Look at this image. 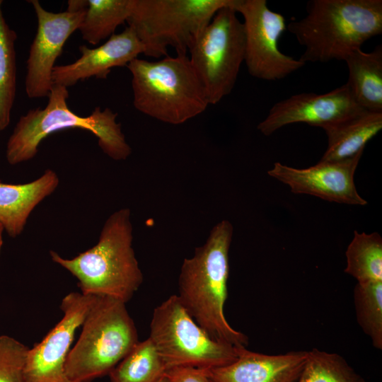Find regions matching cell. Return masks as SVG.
<instances>
[{"label":"cell","mask_w":382,"mask_h":382,"mask_svg":"<svg viewBox=\"0 0 382 382\" xmlns=\"http://www.w3.org/2000/svg\"><path fill=\"white\" fill-rule=\"evenodd\" d=\"M233 228L224 219L211 230L206 242L185 258L177 295L194 320L212 338L236 347H246L248 337L233 329L224 314L229 274V249Z\"/></svg>","instance_id":"6da1fadb"},{"label":"cell","mask_w":382,"mask_h":382,"mask_svg":"<svg viewBox=\"0 0 382 382\" xmlns=\"http://www.w3.org/2000/svg\"><path fill=\"white\" fill-rule=\"evenodd\" d=\"M306 13L286 25L304 47L299 59L305 64L344 61L382 33L381 0H311Z\"/></svg>","instance_id":"7a4b0ae2"},{"label":"cell","mask_w":382,"mask_h":382,"mask_svg":"<svg viewBox=\"0 0 382 382\" xmlns=\"http://www.w3.org/2000/svg\"><path fill=\"white\" fill-rule=\"evenodd\" d=\"M131 212L122 208L106 219L97 243L72 258L54 250L51 259L75 277L84 294L129 301L143 282L132 247Z\"/></svg>","instance_id":"3957f363"},{"label":"cell","mask_w":382,"mask_h":382,"mask_svg":"<svg viewBox=\"0 0 382 382\" xmlns=\"http://www.w3.org/2000/svg\"><path fill=\"white\" fill-rule=\"evenodd\" d=\"M48 102L44 108L31 109L16 123L6 148V158L12 166L33 159L40 142L50 134L66 129H82L91 132L98 139V144L108 156L115 161L127 159L132 153L117 122V113L109 108L96 107L86 117L71 110L66 100L67 88L53 85Z\"/></svg>","instance_id":"277c9868"},{"label":"cell","mask_w":382,"mask_h":382,"mask_svg":"<svg viewBox=\"0 0 382 382\" xmlns=\"http://www.w3.org/2000/svg\"><path fill=\"white\" fill-rule=\"evenodd\" d=\"M126 66L132 74L134 107L144 115L180 125L209 105L187 54L168 55L158 61L137 57Z\"/></svg>","instance_id":"5b68a950"},{"label":"cell","mask_w":382,"mask_h":382,"mask_svg":"<svg viewBox=\"0 0 382 382\" xmlns=\"http://www.w3.org/2000/svg\"><path fill=\"white\" fill-rule=\"evenodd\" d=\"M125 304L112 297L95 296L66 360L69 382H88L109 374L139 342Z\"/></svg>","instance_id":"8992f818"},{"label":"cell","mask_w":382,"mask_h":382,"mask_svg":"<svg viewBox=\"0 0 382 382\" xmlns=\"http://www.w3.org/2000/svg\"><path fill=\"white\" fill-rule=\"evenodd\" d=\"M234 1L134 0L127 23L142 43L144 55L168 56L169 47L185 55L215 13Z\"/></svg>","instance_id":"52a82bcc"},{"label":"cell","mask_w":382,"mask_h":382,"mask_svg":"<svg viewBox=\"0 0 382 382\" xmlns=\"http://www.w3.org/2000/svg\"><path fill=\"white\" fill-rule=\"evenodd\" d=\"M149 338L166 370L176 366L212 369L227 365L238 357V347L212 338L194 320L176 294L154 308Z\"/></svg>","instance_id":"ba28073f"},{"label":"cell","mask_w":382,"mask_h":382,"mask_svg":"<svg viewBox=\"0 0 382 382\" xmlns=\"http://www.w3.org/2000/svg\"><path fill=\"white\" fill-rule=\"evenodd\" d=\"M236 1L215 13L188 49L209 105L231 93L245 60L244 27L233 8Z\"/></svg>","instance_id":"9c48e42d"},{"label":"cell","mask_w":382,"mask_h":382,"mask_svg":"<svg viewBox=\"0 0 382 382\" xmlns=\"http://www.w3.org/2000/svg\"><path fill=\"white\" fill-rule=\"evenodd\" d=\"M234 9L243 18L245 63L255 78L277 81L305 65L282 53L279 40L286 29L285 18L269 8L265 0H236Z\"/></svg>","instance_id":"30bf717a"},{"label":"cell","mask_w":382,"mask_h":382,"mask_svg":"<svg viewBox=\"0 0 382 382\" xmlns=\"http://www.w3.org/2000/svg\"><path fill=\"white\" fill-rule=\"evenodd\" d=\"M94 295L71 292L62 299L63 316L47 335L27 353L25 382H69L65 363L75 333L81 327Z\"/></svg>","instance_id":"8fae6325"},{"label":"cell","mask_w":382,"mask_h":382,"mask_svg":"<svg viewBox=\"0 0 382 382\" xmlns=\"http://www.w3.org/2000/svg\"><path fill=\"white\" fill-rule=\"evenodd\" d=\"M37 18V32L27 60L25 89L29 98L47 97L52 86L54 63L69 36L79 30L86 11L53 13L37 0L29 1Z\"/></svg>","instance_id":"7c38bea8"},{"label":"cell","mask_w":382,"mask_h":382,"mask_svg":"<svg viewBox=\"0 0 382 382\" xmlns=\"http://www.w3.org/2000/svg\"><path fill=\"white\" fill-rule=\"evenodd\" d=\"M364 151L345 160L319 161L306 168L274 163L267 173L289 186L295 194H307L342 204L364 206L367 201L358 193L354 176Z\"/></svg>","instance_id":"4fadbf2b"},{"label":"cell","mask_w":382,"mask_h":382,"mask_svg":"<svg viewBox=\"0 0 382 382\" xmlns=\"http://www.w3.org/2000/svg\"><path fill=\"white\" fill-rule=\"evenodd\" d=\"M363 110L345 83L325 93H301L276 103L265 119L259 123L257 129L270 136L294 123H306L322 128Z\"/></svg>","instance_id":"5bb4252c"},{"label":"cell","mask_w":382,"mask_h":382,"mask_svg":"<svg viewBox=\"0 0 382 382\" xmlns=\"http://www.w3.org/2000/svg\"><path fill=\"white\" fill-rule=\"evenodd\" d=\"M81 57L74 62L54 66L53 85L66 88L91 77L106 79L113 67L127 66L144 54V48L134 30L127 26L122 33L114 34L96 48L79 47Z\"/></svg>","instance_id":"9a60e30c"},{"label":"cell","mask_w":382,"mask_h":382,"mask_svg":"<svg viewBox=\"0 0 382 382\" xmlns=\"http://www.w3.org/2000/svg\"><path fill=\"white\" fill-rule=\"evenodd\" d=\"M308 351L270 355L238 347V357L219 367L204 369L211 382H296Z\"/></svg>","instance_id":"2e32d148"},{"label":"cell","mask_w":382,"mask_h":382,"mask_svg":"<svg viewBox=\"0 0 382 382\" xmlns=\"http://www.w3.org/2000/svg\"><path fill=\"white\" fill-rule=\"evenodd\" d=\"M59 184L58 175L50 168L27 183L8 184L0 180V224L10 237L16 238L22 233L33 209L52 195Z\"/></svg>","instance_id":"e0dca14e"},{"label":"cell","mask_w":382,"mask_h":382,"mask_svg":"<svg viewBox=\"0 0 382 382\" xmlns=\"http://www.w3.org/2000/svg\"><path fill=\"white\" fill-rule=\"evenodd\" d=\"M328 146L320 161L347 159L364 150L366 144L382 129V112L366 110L322 127Z\"/></svg>","instance_id":"ac0fdd59"},{"label":"cell","mask_w":382,"mask_h":382,"mask_svg":"<svg viewBox=\"0 0 382 382\" xmlns=\"http://www.w3.org/2000/svg\"><path fill=\"white\" fill-rule=\"evenodd\" d=\"M349 71L346 83L357 103L364 110L382 112V46L370 52L352 51L344 60Z\"/></svg>","instance_id":"d6986e66"},{"label":"cell","mask_w":382,"mask_h":382,"mask_svg":"<svg viewBox=\"0 0 382 382\" xmlns=\"http://www.w3.org/2000/svg\"><path fill=\"white\" fill-rule=\"evenodd\" d=\"M134 0H88V6L79 30L82 38L96 45L115 34L127 22Z\"/></svg>","instance_id":"ffe728a7"},{"label":"cell","mask_w":382,"mask_h":382,"mask_svg":"<svg viewBox=\"0 0 382 382\" xmlns=\"http://www.w3.org/2000/svg\"><path fill=\"white\" fill-rule=\"evenodd\" d=\"M345 256V272L357 283L382 281V238L379 233L354 231Z\"/></svg>","instance_id":"44dd1931"},{"label":"cell","mask_w":382,"mask_h":382,"mask_svg":"<svg viewBox=\"0 0 382 382\" xmlns=\"http://www.w3.org/2000/svg\"><path fill=\"white\" fill-rule=\"evenodd\" d=\"M166 369L152 341L139 342L109 373L110 382H156Z\"/></svg>","instance_id":"7402d4cb"},{"label":"cell","mask_w":382,"mask_h":382,"mask_svg":"<svg viewBox=\"0 0 382 382\" xmlns=\"http://www.w3.org/2000/svg\"><path fill=\"white\" fill-rule=\"evenodd\" d=\"M0 0V132L11 121L16 92V32L6 23Z\"/></svg>","instance_id":"603a6c76"},{"label":"cell","mask_w":382,"mask_h":382,"mask_svg":"<svg viewBox=\"0 0 382 382\" xmlns=\"http://www.w3.org/2000/svg\"><path fill=\"white\" fill-rule=\"evenodd\" d=\"M356 318L372 345L382 349V281L357 283L354 289Z\"/></svg>","instance_id":"cb8c5ba5"},{"label":"cell","mask_w":382,"mask_h":382,"mask_svg":"<svg viewBox=\"0 0 382 382\" xmlns=\"http://www.w3.org/2000/svg\"><path fill=\"white\" fill-rule=\"evenodd\" d=\"M296 382H365L340 354L312 349Z\"/></svg>","instance_id":"d4e9b609"},{"label":"cell","mask_w":382,"mask_h":382,"mask_svg":"<svg viewBox=\"0 0 382 382\" xmlns=\"http://www.w3.org/2000/svg\"><path fill=\"white\" fill-rule=\"evenodd\" d=\"M28 349L16 339L0 335V382H25V365Z\"/></svg>","instance_id":"484cf974"},{"label":"cell","mask_w":382,"mask_h":382,"mask_svg":"<svg viewBox=\"0 0 382 382\" xmlns=\"http://www.w3.org/2000/svg\"><path fill=\"white\" fill-rule=\"evenodd\" d=\"M166 382H211L204 369L190 366H176L166 370Z\"/></svg>","instance_id":"4316f807"},{"label":"cell","mask_w":382,"mask_h":382,"mask_svg":"<svg viewBox=\"0 0 382 382\" xmlns=\"http://www.w3.org/2000/svg\"><path fill=\"white\" fill-rule=\"evenodd\" d=\"M88 6V0H69L68 1V11L78 12L86 10Z\"/></svg>","instance_id":"83f0119b"},{"label":"cell","mask_w":382,"mask_h":382,"mask_svg":"<svg viewBox=\"0 0 382 382\" xmlns=\"http://www.w3.org/2000/svg\"><path fill=\"white\" fill-rule=\"evenodd\" d=\"M4 231V229L1 224H0V253L1 250V248L3 245V232Z\"/></svg>","instance_id":"f1b7e54d"},{"label":"cell","mask_w":382,"mask_h":382,"mask_svg":"<svg viewBox=\"0 0 382 382\" xmlns=\"http://www.w3.org/2000/svg\"><path fill=\"white\" fill-rule=\"evenodd\" d=\"M156 382H166L164 375L158 378Z\"/></svg>","instance_id":"f546056e"},{"label":"cell","mask_w":382,"mask_h":382,"mask_svg":"<svg viewBox=\"0 0 382 382\" xmlns=\"http://www.w3.org/2000/svg\"></svg>","instance_id":"4dcf8cb0"}]
</instances>
